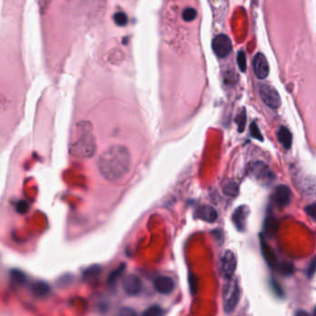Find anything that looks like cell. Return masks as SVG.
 <instances>
[{"instance_id": "1", "label": "cell", "mask_w": 316, "mask_h": 316, "mask_svg": "<svg viewBox=\"0 0 316 316\" xmlns=\"http://www.w3.org/2000/svg\"><path fill=\"white\" fill-rule=\"evenodd\" d=\"M131 167V154L128 149L115 145L106 149L97 160V168L105 179L117 182L124 178Z\"/></svg>"}, {"instance_id": "2", "label": "cell", "mask_w": 316, "mask_h": 316, "mask_svg": "<svg viewBox=\"0 0 316 316\" xmlns=\"http://www.w3.org/2000/svg\"><path fill=\"white\" fill-rule=\"evenodd\" d=\"M95 151V138L88 122H80L75 126L70 144V152L80 158H89Z\"/></svg>"}, {"instance_id": "3", "label": "cell", "mask_w": 316, "mask_h": 316, "mask_svg": "<svg viewBox=\"0 0 316 316\" xmlns=\"http://www.w3.org/2000/svg\"><path fill=\"white\" fill-rule=\"evenodd\" d=\"M240 290L239 284L236 279H227L223 290V304L226 312H232L239 303Z\"/></svg>"}, {"instance_id": "4", "label": "cell", "mask_w": 316, "mask_h": 316, "mask_svg": "<svg viewBox=\"0 0 316 316\" xmlns=\"http://www.w3.org/2000/svg\"><path fill=\"white\" fill-rule=\"evenodd\" d=\"M259 93L262 100L271 109L276 110L280 107L281 97L278 92L270 84H262L259 86Z\"/></svg>"}, {"instance_id": "5", "label": "cell", "mask_w": 316, "mask_h": 316, "mask_svg": "<svg viewBox=\"0 0 316 316\" xmlns=\"http://www.w3.org/2000/svg\"><path fill=\"white\" fill-rule=\"evenodd\" d=\"M237 268V258L231 251L224 252L220 259V271L223 276L227 279L233 278Z\"/></svg>"}, {"instance_id": "6", "label": "cell", "mask_w": 316, "mask_h": 316, "mask_svg": "<svg viewBox=\"0 0 316 316\" xmlns=\"http://www.w3.org/2000/svg\"><path fill=\"white\" fill-rule=\"evenodd\" d=\"M212 47L215 55L219 58H226L232 52V42L227 35H219L215 37Z\"/></svg>"}, {"instance_id": "7", "label": "cell", "mask_w": 316, "mask_h": 316, "mask_svg": "<svg viewBox=\"0 0 316 316\" xmlns=\"http://www.w3.org/2000/svg\"><path fill=\"white\" fill-rule=\"evenodd\" d=\"M251 173L257 180L262 182L263 185H269L274 180V174L272 170L263 162H256L251 167Z\"/></svg>"}, {"instance_id": "8", "label": "cell", "mask_w": 316, "mask_h": 316, "mask_svg": "<svg viewBox=\"0 0 316 316\" xmlns=\"http://www.w3.org/2000/svg\"><path fill=\"white\" fill-rule=\"evenodd\" d=\"M253 72L255 73L256 77L260 80H263L268 76L270 72L269 63L266 57L263 53L256 54V56L253 59Z\"/></svg>"}, {"instance_id": "9", "label": "cell", "mask_w": 316, "mask_h": 316, "mask_svg": "<svg viewBox=\"0 0 316 316\" xmlns=\"http://www.w3.org/2000/svg\"><path fill=\"white\" fill-rule=\"evenodd\" d=\"M123 288L128 296H137L142 290V281L136 274H128L123 282Z\"/></svg>"}, {"instance_id": "10", "label": "cell", "mask_w": 316, "mask_h": 316, "mask_svg": "<svg viewBox=\"0 0 316 316\" xmlns=\"http://www.w3.org/2000/svg\"><path fill=\"white\" fill-rule=\"evenodd\" d=\"M154 287L156 291L161 295H169L174 290L175 282L171 276L161 275L154 281Z\"/></svg>"}, {"instance_id": "11", "label": "cell", "mask_w": 316, "mask_h": 316, "mask_svg": "<svg viewBox=\"0 0 316 316\" xmlns=\"http://www.w3.org/2000/svg\"><path fill=\"white\" fill-rule=\"evenodd\" d=\"M250 214L248 206L242 205L234 212L232 216L233 223L236 228L240 232H245L247 228V219Z\"/></svg>"}, {"instance_id": "12", "label": "cell", "mask_w": 316, "mask_h": 316, "mask_svg": "<svg viewBox=\"0 0 316 316\" xmlns=\"http://www.w3.org/2000/svg\"><path fill=\"white\" fill-rule=\"evenodd\" d=\"M273 198L278 207H286L291 200V190L287 185H278L274 190Z\"/></svg>"}, {"instance_id": "13", "label": "cell", "mask_w": 316, "mask_h": 316, "mask_svg": "<svg viewBox=\"0 0 316 316\" xmlns=\"http://www.w3.org/2000/svg\"><path fill=\"white\" fill-rule=\"evenodd\" d=\"M197 217L198 219L207 223H214L218 218V214L214 207L209 205H204L197 209Z\"/></svg>"}, {"instance_id": "14", "label": "cell", "mask_w": 316, "mask_h": 316, "mask_svg": "<svg viewBox=\"0 0 316 316\" xmlns=\"http://www.w3.org/2000/svg\"><path fill=\"white\" fill-rule=\"evenodd\" d=\"M277 138H278V141L280 142L284 149H289L291 148L292 135L286 127L281 126L279 130H278V133H277Z\"/></svg>"}, {"instance_id": "15", "label": "cell", "mask_w": 316, "mask_h": 316, "mask_svg": "<svg viewBox=\"0 0 316 316\" xmlns=\"http://www.w3.org/2000/svg\"><path fill=\"white\" fill-rule=\"evenodd\" d=\"M31 291L36 297L44 298V297H47L48 295H49L50 286H48V283H46V282L38 281L31 286Z\"/></svg>"}, {"instance_id": "16", "label": "cell", "mask_w": 316, "mask_h": 316, "mask_svg": "<svg viewBox=\"0 0 316 316\" xmlns=\"http://www.w3.org/2000/svg\"><path fill=\"white\" fill-rule=\"evenodd\" d=\"M224 193L229 197H236L239 195V187L236 181L232 179L227 180L226 184L223 186Z\"/></svg>"}, {"instance_id": "17", "label": "cell", "mask_w": 316, "mask_h": 316, "mask_svg": "<svg viewBox=\"0 0 316 316\" xmlns=\"http://www.w3.org/2000/svg\"><path fill=\"white\" fill-rule=\"evenodd\" d=\"M262 248H263V256L265 258L266 262L274 266L276 263V256L274 254V251L272 250V248H270L268 245L265 244L263 241H262Z\"/></svg>"}, {"instance_id": "18", "label": "cell", "mask_w": 316, "mask_h": 316, "mask_svg": "<svg viewBox=\"0 0 316 316\" xmlns=\"http://www.w3.org/2000/svg\"><path fill=\"white\" fill-rule=\"evenodd\" d=\"M126 269V265L125 264H121L119 267L114 270L110 275L108 277V281H109V284L110 285H114V283L117 281V279L121 277V275L124 274V271Z\"/></svg>"}, {"instance_id": "19", "label": "cell", "mask_w": 316, "mask_h": 316, "mask_svg": "<svg viewBox=\"0 0 316 316\" xmlns=\"http://www.w3.org/2000/svg\"><path fill=\"white\" fill-rule=\"evenodd\" d=\"M264 229H265V232L267 233L270 236L274 235L277 231V229H278V223L274 218H268L265 221Z\"/></svg>"}, {"instance_id": "20", "label": "cell", "mask_w": 316, "mask_h": 316, "mask_svg": "<svg viewBox=\"0 0 316 316\" xmlns=\"http://www.w3.org/2000/svg\"><path fill=\"white\" fill-rule=\"evenodd\" d=\"M197 12L194 8H185V10L182 12V18L183 20L186 22V23H189L194 21L196 17H197Z\"/></svg>"}, {"instance_id": "21", "label": "cell", "mask_w": 316, "mask_h": 316, "mask_svg": "<svg viewBox=\"0 0 316 316\" xmlns=\"http://www.w3.org/2000/svg\"><path fill=\"white\" fill-rule=\"evenodd\" d=\"M142 316H163V310L159 305H152L144 311Z\"/></svg>"}, {"instance_id": "22", "label": "cell", "mask_w": 316, "mask_h": 316, "mask_svg": "<svg viewBox=\"0 0 316 316\" xmlns=\"http://www.w3.org/2000/svg\"><path fill=\"white\" fill-rule=\"evenodd\" d=\"M11 278L19 285H24L25 281H26L25 275L20 270H12L11 272Z\"/></svg>"}, {"instance_id": "23", "label": "cell", "mask_w": 316, "mask_h": 316, "mask_svg": "<svg viewBox=\"0 0 316 316\" xmlns=\"http://www.w3.org/2000/svg\"><path fill=\"white\" fill-rule=\"evenodd\" d=\"M114 23L117 24L118 26H126L127 22H128V19H127V15L125 12H116L114 14Z\"/></svg>"}, {"instance_id": "24", "label": "cell", "mask_w": 316, "mask_h": 316, "mask_svg": "<svg viewBox=\"0 0 316 316\" xmlns=\"http://www.w3.org/2000/svg\"><path fill=\"white\" fill-rule=\"evenodd\" d=\"M246 122H247V116H246L245 110H243L242 112L239 113V115L236 118V123L238 124V126H239V133H243L244 132Z\"/></svg>"}, {"instance_id": "25", "label": "cell", "mask_w": 316, "mask_h": 316, "mask_svg": "<svg viewBox=\"0 0 316 316\" xmlns=\"http://www.w3.org/2000/svg\"><path fill=\"white\" fill-rule=\"evenodd\" d=\"M101 272V267L98 265H93L88 269H86L84 271V276L85 278H91V277H95Z\"/></svg>"}, {"instance_id": "26", "label": "cell", "mask_w": 316, "mask_h": 316, "mask_svg": "<svg viewBox=\"0 0 316 316\" xmlns=\"http://www.w3.org/2000/svg\"><path fill=\"white\" fill-rule=\"evenodd\" d=\"M237 61H238L239 70L242 72H246L247 60H246V54H245L244 51H239L238 57H237Z\"/></svg>"}, {"instance_id": "27", "label": "cell", "mask_w": 316, "mask_h": 316, "mask_svg": "<svg viewBox=\"0 0 316 316\" xmlns=\"http://www.w3.org/2000/svg\"><path fill=\"white\" fill-rule=\"evenodd\" d=\"M114 316H137V311L130 307H122Z\"/></svg>"}, {"instance_id": "28", "label": "cell", "mask_w": 316, "mask_h": 316, "mask_svg": "<svg viewBox=\"0 0 316 316\" xmlns=\"http://www.w3.org/2000/svg\"><path fill=\"white\" fill-rule=\"evenodd\" d=\"M250 129H251V137L256 138V139L260 140V141H263V137L262 136L261 131H260V128H259V126H258L256 123L253 122L251 125Z\"/></svg>"}, {"instance_id": "29", "label": "cell", "mask_w": 316, "mask_h": 316, "mask_svg": "<svg viewBox=\"0 0 316 316\" xmlns=\"http://www.w3.org/2000/svg\"><path fill=\"white\" fill-rule=\"evenodd\" d=\"M305 212L307 215L310 216V218H312L313 220L316 221V203H311L307 207H305Z\"/></svg>"}, {"instance_id": "30", "label": "cell", "mask_w": 316, "mask_h": 316, "mask_svg": "<svg viewBox=\"0 0 316 316\" xmlns=\"http://www.w3.org/2000/svg\"><path fill=\"white\" fill-rule=\"evenodd\" d=\"M28 208H29L28 204L27 202H25L24 200H20L16 204V209H17L19 214H25L28 210Z\"/></svg>"}, {"instance_id": "31", "label": "cell", "mask_w": 316, "mask_h": 316, "mask_svg": "<svg viewBox=\"0 0 316 316\" xmlns=\"http://www.w3.org/2000/svg\"><path fill=\"white\" fill-rule=\"evenodd\" d=\"M295 316H310V314L307 312V311H305V310H298L297 312H296V314Z\"/></svg>"}, {"instance_id": "32", "label": "cell", "mask_w": 316, "mask_h": 316, "mask_svg": "<svg viewBox=\"0 0 316 316\" xmlns=\"http://www.w3.org/2000/svg\"><path fill=\"white\" fill-rule=\"evenodd\" d=\"M313 316H316V307L315 309H314V310H313Z\"/></svg>"}]
</instances>
